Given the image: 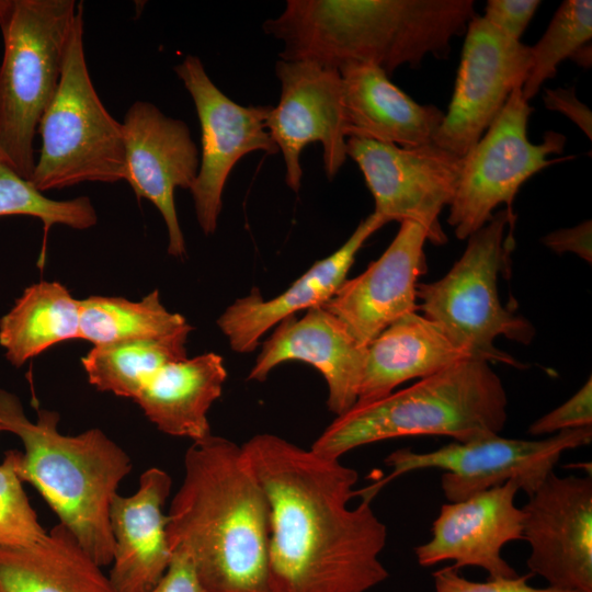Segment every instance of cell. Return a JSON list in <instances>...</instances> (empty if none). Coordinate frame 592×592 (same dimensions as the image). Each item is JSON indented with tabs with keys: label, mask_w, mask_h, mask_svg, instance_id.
Listing matches in <instances>:
<instances>
[{
	"label": "cell",
	"mask_w": 592,
	"mask_h": 592,
	"mask_svg": "<svg viewBox=\"0 0 592 592\" xmlns=\"http://www.w3.org/2000/svg\"><path fill=\"white\" fill-rule=\"evenodd\" d=\"M269 504L271 592H367L387 580V527L362 499L358 474L274 434L241 445Z\"/></svg>",
	"instance_id": "cell-1"
},
{
	"label": "cell",
	"mask_w": 592,
	"mask_h": 592,
	"mask_svg": "<svg viewBox=\"0 0 592 592\" xmlns=\"http://www.w3.org/2000/svg\"><path fill=\"white\" fill-rule=\"evenodd\" d=\"M167 519L171 553L191 558L205 592H271L269 504L242 446L193 442Z\"/></svg>",
	"instance_id": "cell-2"
},
{
	"label": "cell",
	"mask_w": 592,
	"mask_h": 592,
	"mask_svg": "<svg viewBox=\"0 0 592 592\" xmlns=\"http://www.w3.org/2000/svg\"><path fill=\"white\" fill-rule=\"evenodd\" d=\"M476 15L473 0H288L262 27L283 43V60L371 64L390 78L428 55L447 58Z\"/></svg>",
	"instance_id": "cell-3"
},
{
	"label": "cell",
	"mask_w": 592,
	"mask_h": 592,
	"mask_svg": "<svg viewBox=\"0 0 592 592\" xmlns=\"http://www.w3.org/2000/svg\"><path fill=\"white\" fill-rule=\"evenodd\" d=\"M0 420L2 431L23 444L18 463L22 481L38 491L98 565H111L110 506L132 470L128 454L100 429L62 434L56 411L37 408L36 419L30 420L18 396L4 389H0Z\"/></svg>",
	"instance_id": "cell-4"
},
{
	"label": "cell",
	"mask_w": 592,
	"mask_h": 592,
	"mask_svg": "<svg viewBox=\"0 0 592 592\" xmlns=\"http://www.w3.org/2000/svg\"><path fill=\"white\" fill-rule=\"evenodd\" d=\"M508 402L490 362L469 357L380 399L355 403L310 448L340 459L356 447L389 439L442 435L459 443L486 439L503 430Z\"/></svg>",
	"instance_id": "cell-5"
},
{
	"label": "cell",
	"mask_w": 592,
	"mask_h": 592,
	"mask_svg": "<svg viewBox=\"0 0 592 592\" xmlns=\"http://www.w3.org/2000/svg\"><path fill=\"white\" fill-rule=\"evenodd\" d=\"M82 7L76 0H0V163L26 180L36 163L34 138Z\"/></svg>",
	"instance_id": "cell-6"
},
{
	"label": "cell",
	"mask_w": 592,
	"mask_h": 592,
	"mask_svg": "<svg viewBox=\"0 0 592 592\" xmlns=\"http://www.w3.org/2000/svg\"><path fill=\"white\" fill-rule=\"evenodd\" d=\"M514 220L506 208L493 214L467 238L462 257L443 277L418 283L417 298L423 316L473 357L522 367L494 345L500 335L522 344H530L535 337L534 326L503 307L499 296V274L509 267L514 246L513 231L506 238L504 231Z\"/></svg>",
	"instance_id": "cell-7"
},
{
	"label": "cell",
	"mask_w": 592,
	"mask_h": 592,
	"mask_svg": "<svg viewBox=\"0 0 592 592\" xmlns=\"http://www.w3.org/2000/svg\"><path fill=\"white\" fill-rule=\"evenodd\" d=\"M83 7L69 39L61 78L37 133L42 146L31 182L39 191L126 177L123 125L106 110L90 78Z\"/></svg>",
	"instance_id": "cell-8"
},
{
	"label": "cell",
	"mask_w": 592,
	"mask_h": 592,
	"mask_svg": "<svg viewBox=\"0 0 592 592\" xmlns=\"http://www.w3.org/2000/svg\"><path fill=\"white\" fill-rule=\"evenodd\" d=\"M591 441L592 426H587L536 440L506 439L498 434L471 442H453L426 453L400 448L385 459L390 474L355 491V496L372 500L401 475L436 468L444 471L441 487L449 502L465 500L509 480H515L528 497L554 471L566 451L587 446Z\"/></svg>",
	"instance_id": "cell-9"
},
{
	"label": "cell",
	"mask_w": 592,
	"mask_h": 592,
	"mask_svg": "<svg viewBox=\"0 0 592 592\" xmlns=\"http://www.w3.org/2000/svg\"><path fill=\"white\" fill-rule=\"evenodd\" d=\"M533 110L522 95V87L513 90L499 115L463 157L447 218L458 239H467L483 227L500 204L513 213V200L524 182L555 162L573 158H548L563 152L566 137L560 133L547 130L542 143L530 141L527 123Z\"/></svg>",
	"instance_id": "cell-10"
},
{
	"label": "cell",
	"mask_w": 592,
	"mask_h": 592,
	"mask_svg": "<svg viewBox=\"0 0 592 592\" xmlns=\"http://www.w3.org/2000/svg\"><path fill=\"white\" fill-rule=\"evenodd\" d=\"M346 155L364 175L376 215L387 224L418 223L433 244L447 241L439 217L454 198L463 157L433 143L403 148L360 137L346 138Z\"/></svg>",
	"instance_id": "cell-11"
},
{
	"label": "cell",
	"mask_w": 592,
	"mask_h": 592,
	"mask_svg": "<svg viewBox=\"0 0 592 592\" xmlns=\"http://www.w3.org/2000/svg\"><path fill=\"white\" fill-rule=\"evenodd\" d=\"M173 70L193 100L201 126L200 168L190 192L197 223L209 236L217 228L223 191L238 161L254 151L278 152L265 125L271 106H243L229 99L196 56H185Z\"/></svg>",
	"instance_id": "cell-12"
},
{
	"label": "cell",
	"mask_w": 592,
	"mask_h": 592,
	"mask_svg": "<svg viewBox=\"0 0 592 592\" xmlns=\"http://www.w3.org/2000/svg\"><path fill=\"white\" fill-rule=\"evenodd\" d=\"M532 65L531 46L513 39L482 16L465 32L460 62L447 113L433 144L464 157L523 87Z\"/></svg>",
	"instance_id": "cell-13"
},
{
	"label": "cell",
	"mask_w": 592,
	"mask_h": 592,
	"mask_svg": "<svg viewBox=\"0 0 592 592\" xmlns=\"http://www.w3.org/2000/svg\"><path fill=\"white\" fill-rule=\"evenodd\" d=\"M275 75L281 96L278 104L271 106L265 125L283 156L285 182L297 193L303 178L300 155L309 144H321L323 170L330 181L346 161L342 78L338 69L309 60L280 59Z\"/></svg>",
	"instance_id": "cell-14"
},
{
	"label": "cell",
	"mask_w": 592,
	"mask_h": 592,
	"mask_svg": "<svg viewBox=\"0 0 592 592\" xmlns=\"http://www.w3.org/2000/svg\"><path fill=\"white\" fill-rule=\"evenodd\" d=\"M531 574L566 591L592 592V477L551 471L522 506Z\"/></svg>",
	"instance_id": "cell-15"
},
{
	"label": "cell",
	"mask_w": 592,
	"mask_h": 592,
	"mask_svg": "<svg viewBox=\"0 0 592 592\" xmlns=\"http://www.w3.org/2000/svg\"><path fill=\"white\" fill-rule=\"evenodd\" d=\"M126 177L138 198L150 201L168 230V253L183 258L185 241L178 219L174 192L192 187L200 156L190 128L163 114L155 104L135 101L122 122Z\"/></svg>",
	"instance_id": "cell-16"
},
{
	"label": "cell",
	"mask_w": 592,
	"mask_h": 592,
	"mask_svg": "<svg viewBox=\"0 0 592 592\" xmlns=\"http://www.w3.org/2000/svg\"><path fill=\"white\" fill-rule=\"evenodd\" d=\"M520 486L515 480L470 498L441 506L431 538L417 546L422 567L453 561L452 567H478L488 578H512L517 572L502 557L503 547L523 539V511L514 503Z\"/></svg>",
	"instance_id": "cell-17"
},
{
	"label": "cell",
	"mask_w": 592,
	"mask_h": 592,
	"mask_svg": "<svg viewBox=\"0 0 592 592\" xmlns=\"http://www.w3.org/2000/svg\"><path fill=\"white\" fill-rule=\"evenodd\" d=\"M425 228L403 220L388 248L360 275L345 280L322 307L367 348L387 327L419 310L418 278L426 271Z\"/></svg>",
	"instance_id": "cell-18"
},
{
	"label": "cell",
	"mask_w": 592,
	"mask_h": 592,
	"mask_svg": "<svg viewBox=\"0 0 592 592\" xmlns=\"http://www.w3.org/2000/svg\"><path fill=\"white\" fill-rule=\"evenodd\" d=\"M366 349L326 308L315 307L301 318L289 316L276 325L248 376L264 382L270 372L286 361H301L316 367L328 386L327 405L341 415L357 401Z\"/></svg>",
	"instance_id": "cell-19"
},
{
	"label": "cell",
	"mask_w": 592,
	"mask_h": 592,
	"mask_svg": "<svg viewBox=\"0 0 592 592\" xmlns=\"http://www.w3.org/2000/svg\"><path fill=\"white\" fill-rule=\"evenodd\" d=\"M386 224L380 216L371 214L337 251L316 262L285 292L265 300L258 288H252L232 303L217 319L230 348L238 353L252 352L262 335L285 318L303 309L323 306L346 280L364 242Z\"/></svg>",
	"instance_id": "cell-20"
},
{
	"label": "cell",
	"mask_w": 592,
	"mask_h": 592,
	"mask_svg": "<svg viewBox=\"0 0 592 592\" xmlns=\"http://www.w3.org/2000/svg\"><path fill=\"white\" fill-rule=\"evenodd\" d=\"M170 475L145 470L132 496L116 494L110 506L114 551L109 578L116 592H147L167 570L172 553L163 505L171 492Z\"/></svg>",
	"instance_id": "cell-21"
},
{
	"label": "cell",
	"mask_w": 592,
	"mask_h": 592,
	"mask_svg": "<svg viewBox=\"0 0 592 592\" xmlns=\"http://www.w3.org/2000/svg\"><path fill=\"white\" fill-rule=\"evenodd\" d=\"M349 137H360L403 148L431 144L445 113L422 105L371 64L340 67Z\"/></svg>",
	"instance_id": "cell-22"
},
{
	"label": "cell",
	"mask_w": 592,
	"mask_h": 592,
	"mask_svg": "<svg viewBox=\"0 0 592 592\" xmlns=\"http://www.w3.org/2000/svg\"><path fill=\"white\" fill-rule=\"evenodd\" d=\"M473 357L417 311L387 327L366 349L356 403L380 399L400 384L424 378Z\"/></svg>",
	"instance_id": "cell-23"
},
{
	"label": "cell",
	"mask_w": 592,
	"mask_h": 592,
	"mask_svg": "<svg viewBox=\"0 0 592 592\" xmlns=\"http://www.w3.org/2000/svg\"><path fill=\"white\" fill-rule=\"evenodd\" d=\"M227 371L220 355L208 352L160 368L135 401L161 432L193 442L210 435L207 418L220 397Z\"/></svg>",
	"instance_id": "cell-24"
},
{
	"label": "cell",
	"mask_w": 592,
	"mask_h": 592,
	"mask_svg": "<svg viewBox=\"0 0 592 592\" xmlns=\"http://www.w3.org/2000/svg\"><path fill=\"white\" fill-rule=\"evenodd\" d=\"M0 592H116L60 523L25 547H0Z\"/></svg>",
	"instance_id": "cell-25"
},
{
	"label": "cell",
	"mask_w": 592,
	"mask_h": 592,
	"mask_svg": "<svg viewBox=\"0 0 592 592\" xmlns=\"http://www.w3.org/2000/svg\"><path fill=\"white\" fill-rule=\"evenodd\" d=\"M80 300L58 282L42 281L23 292L0 319L7 360L22 366L53 345L79 339Z\"/></svg>",
	"instance_id": "cell-26"
},
{
	"label": "cell",
	"mask_w": 592,
	"mask_h": 592,
	"mask_svg": "<svg viewBox=\"0 0 592 592\" xmlns=\"http://www.w3.org/2000/svg\"><path fill=\"white\" fill-rule=\"evenodd\" d=\"M189 325L171 334L93 346L82 358L89 383L99 391L136 399L151 377L186 356Z\"/></svg>",
	"instance_id": "cell-27"
},
{
	"label": "cell",
	"mask_w": 592,
	"mask_h": 592,
	"mask_svg": "<svg viewBox=\"0 0 592 592\" xmlns=\"http://www.w3.org/2000/svg\"><path fill=\"white\" fill-rule=\"evenodd\" d=\"M186 326L181 314L162 305L158 291L138 301L96 295L80 300L79 339L93 346L159 338Z\"/></svg>",
	"instance_id": "cell-28"
},
{
	"label": "cell",
	"mask_w": 592,
	"mask_h": 592,
	"mask_svg": "<svg viewBox=\"0 0 592 592\" xmlns=\"http://www.w3.org/2000/svg\"><path fill=\"white\" fill-rule=\"evenodd\" d=\"M592 37V1L566 0L556 10L539 41L531 46L532 65L522 87L528 102L544 82L557 73L558 65L572 56Z\"/></svg>",
	"instance_id": "cell-29"
},
{
	"label": "cell",
	"mask_w": 592,
	"mask_h": 592,
	"mask_svg": "<svg viewBox=\"0 0 592 592\" xmlns=\"http://www.w3.org/2000/svg\"><path fill=\"white\" fill-rule=\"evenodd\" d=\"M24 215L41 219L45 236L55 224L88 229L98 221L88 196L56 201L45 196L30 180L0 163V217Z\"/></svg>",
	"instance_id": "cell-30"
},
{
	"label": "cell",
	"mask_w": 592,
	"mask_h": 592,
	"mask_svg": "<svg viewBox=\"0 0 592 592\" xmlns=\"http://www.w3.org/2000/svg\"><path fill=\"white\" fill-rule=\"evenodd\" d=\"M20 457V451L9 449L0 463V547L30 546L47 534L18 474Z\"/></svg>",
	"instance_id": "cell-31"
},
{
	"label": "cell",
	"mask_w": 592,
	"mask_h": 592,
	"mask_svg": "<svg viewBox=\"0 0 592 592\" xmlns=\"http://www.w3.org/2000/svg\"><path fill=\"white\" fill-rule=\"evenodd\" d=\"M592 426V378L567 401L535 420L527 433L532 436L556 434L566 430Z\"/></svg>",
	"instance_id": "cell-32"
},
{
	"label": "cell",
	"mask_w": 592,
	"mask_h": 592,
	"mask_svg": "<svg viewBox=\"0 0 592 592\" xmlns=\"http://www.w3.org/2000/svg\"><path fill=\"white\" fill-rule=\"evenodd\" d=\"M533 574L512 578H488L486 581H471L452 566L432 573L434 592H573L551 587L537 588L530 583Z\"/></svg>",
	"instance_id": "cell-33"
},
{
	"label": "cell",
	"mask_w": 592,
	"mask_h": 592,
	"mask_svg": "<svg viewBox=\"0 0 592 592\" xmlns=\"http://www.w3.org/2000/svg\"><path fill=\"white\" fill-rule=\"evenodd\" d=\"M540 3L538 0H489L482 18L509 37L520 41Z\"/></svg>",
	"instance_id": "cell-34"
},
{
	"label": "cell",
	"mask_w": 592,
	"mask_h": 592,
	"mask_svg": "<svg viewBox=\"0 0 592 592\" xmlns=\"http://www.w3.org/2000/svg\"><path fill=\"white\" fill-rule=\"evenodd\" d=\"M147 592H205L191 558L181 551L172 553L170 563Z\"/></svg>",
	"instance_id": "cell-35"
},
{
	"label": "cell",
	"mask_w": 592,
	"mask_h": 592,
	"mask_svg": "<svg viewBox=\"0 0 592 592\" xmlns=\"http://www.w3.org/2000/svg\"><path fill=\"white\" fill-rule=\"evenodd\" d=\"M542 243L556 253L572 252L592 262V223L584 220L573 227L560 228L543 237Z\"/></svg>",
	"instance_id": "cell-36"
},
{
	"label": "cell",
	"mask_w": 592,
	"mask_h": 592,
	"mask_svg": "<svg viewBox=\"0 0 592 592\" xmlns=\"http://www.w3.org/2000/svg\"><path fill=\"white\" fill-rule=\"evenodd\" d=\"M543 102L546 109L563 114L573 122L589 139L592 138V112L576 95L574 87L545 89Z\"/></svg>",
	"instance_id": "cell-37"
},
{
	"label": "cell",
	"mask_w": 592,
	"mask_h": 592,
	"mask_svg": "<svg viewBox=\"0 0 592 592\" xmlns=\"http://www.w3.org/2000/svg\"><path fill=\"white\" fill-rule=\"evenodd\" d=\"M581 67L589 68L591 66V44L582 46L571 58Z\"/></svg>",
	"instance_id": "cell-38"
},
{
	"label": "cell",
	"mask_w": 592,
	"mask_h": 592,
	"mask_svg": "<svg viewBox=\"0 0 592 592\" xmlns=\"http://www.w3.org/2000/svg\"><path fill=\"white\" fill-rule=\"evenodd\" d=\"M2 431V424H1V420H0V432Z\"/></svg>",
	"instance_id": "cell-39"
}]
</instances>
